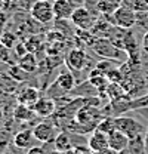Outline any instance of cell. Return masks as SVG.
<instances>
[{"instance_id":"1","label":"cell","mask_w":148,"mask_h":154,"mask_svg":"<svg viewBox=\"0 0 148 154\" xmlns=\"http://www.w3.org/2000/svg\"><path fill=\"white\" fill-rule=\"evenodd\" d=\"M104 119V111L93 105H83L67 125V129L73 134H88L93 132L99 122Z\"/></svg>"},{"instance_id":"2","label":"cell","mask_w":148,"mask_h":154,"mask_svg":"<svg viewBox=\"0 0 148 154\" xmlns=\"http://www.w3.org/2000/svg\"><path fill=\"white\" fill-rule=\"evenodd\" d=\"M92 51L102 59H110V61H119V62H125L129 55L126 51H123L122 48L116 46L111 40L107 37L95 38L93 43L91 45Z\"/></svg>"},{"instance_id":"3","label":"cell","mask_w":148,"mask_h":154,"mask_svg":"<svg viewBox=\"0 0 148 154\" xmlns=\"http://www.w3.org/2000/svg\"><path fill=\"white\" fill-rule=\"evenodd\" d=\"M114 125H116V129L120 131L122 134H125L129 139H135L138 136H144L147 134V128L138 122L136 119L129 117V116H119V117H114Z\"/></svg>"},{"instance_id":"4","label":"cell","mask_w":148,"mask_h":154,"mask_svg":"<svg viewBox=\"0 0 148 154\" xmlns=\"http://www.w3.org/2000/svg\"><path fill=\"white\" fill-rule=\"evenodd\" d=\"M111 22L116 27H120V28H125V30H130L133 25H136V12L122 5V6H119L114 11V14L111 17Z\"/></svg>"},{"instance_id":"5","label":"cell","mask_w":148,"mask_h":154,"mask_svg":"<svg viewBox=\"0 0 148 154\" xmlns=\"http://www.w3.org/2000/svg\"><path fill=\"white\" fill-rule=\"evenodd\" d=\"M31 17L40 24H49L55 18L54 3L49 0H37L31 6Z\"/></svg>"},{"instance_id":"6","label":"cell","mask_w":148,"mask_h":154,"mask_svg":"<svg viewBox=\"0 0 148 154\" xmlns=\"http://www.w3.org/2000/svg\"><path fill=\"white\" fill-rule=\"evenodd\" d=\"M59 134L56 126L51 122H40L37 123L33 129V135L36 138V141L39 142H43V144H48V142H52L56 138V135Z\"/></svg>"},{"instance_id":"7","label":"cell","mask_w":148,"mask_h":154,"mask_svg":"<svg viewBox=\"0 0 148 154\" xmlns=\"http://www.w3.org/2000/svg\"><path fill=\"white\" fill-rule=\"evenodd\" d=\"M71 21H73V24L77 28L85 30V31L92 30L93 25L96 24V18L91 14L89 9H86V8H83V6H82V8H76L73 17H71Z\"/></svg>"},{"instance_id":"8","label":"cell","mask_w":148,"mask_h":154,"mask_svg":"<svg viewBox=\"0 0 148 154\" xmlns=\"http://www.w3.org/2000/svg\"><path fill=\"white\" fill-rule=\"evenodd\" d=\"M88 54L83 49H71L70 54L67 55V67L70 71H82L86 65H88Z\"/></svg>"},{"instance_id":"9","label":"cell","mask_w":148,"mask_h":154,"mask_svg":"<svg viewBox=\"0 0 148 154\" xmlns=\"http://www.w3.org/2000/svg\"><path fill=\"white\" fill-rule=\"evenodd\" d=\"M58 110L56 102L54 98H40L36 102V105L33 107V111L36 113L37 117L42 119H48L51 116H54Z\"/></svg>"},{"instance_id":"10","label":"cell","mask_w":148,"mask_h":154,"mask_svg":"<svg viewBox=\"0 0 148 154\" xmlns=\"http://www.w3.org/2000/svg\"><path fill=\"white\" fill-rule=\"evenodd\" d=\"M129 138L126 136L125 134H122L120 131H113L110 135H108V147L113 148L114 151L117 153H123L128 150L129 147Z\"/></svg>"},{"instance_id":"11","label":"cell","mask_w":148,"mask_h":154,"mask_svg":"<svg viewBox=\"0 0 148 154\" xmlns=\"http://www.w3.org/2000/svg\"><path fill=\"white\" fill-rule=\"evenodd\" d=\"M74 11V5L71 0H55L54 2V12H55L56 19H71Z\"/></svg>"},{"instance_id":"12","label":"cell","mask_w":148,"mask_h":154,"mask_svg":"<svg viewBox=\"0 0 148 154\" xmlns=\"http://www.w3.org/2000/svg\"><path fill=\"white\" fill-rule=\"evenodd\" d=\"M88 145L91 147V150L93 153H98L101 150L108 148V135L95 129L92 135L89 136V139H88Z\"/></svg>"},{"instance_id":"13","label":"cell","mask_w":148,"mask_h":154,"mask_svg":"<svg viewBox=\"0 0 148 154\" xmlns=\"http://www.w3.org/2000/svg\"><path fill=\"white\" fill-rule=\"evenodd\" d=\"M40 92L37 91L36 88H25L24 91H21L18 95V102L25 105V107H30L33 108L36 105V102L40 99Z\"/></svg>"},{"instance_id":"14","label":"cell","mask_w":148,"mask_h":154,"mask_svg":"<svg viewBox=\"0 0 148 154\" xmlns=\"http://www.w3.org/2000/svg\"><path fill=\"white\" fill-rule=\"evenodd\" d=\"M55 86L62 92H71L76 88V77L71 71H62L55 82Z\"/></svg>"},{"instance_id":"15","label":"cell","mask_w":148,"mask_h":154,"mask_svg":"<svg viewBox=\"0 0 148 154\" xmlns=\"http://www.w3.org/2000/svg\"><path fill=\"white\" fill-rule=\"evenodd\" d=\"M34 139L36 138L33 135V131L25 129V131H21L14 136V145L21 150H28V148H31V144Z\"/></svg>"},{"instance_id":"16","label":"cell","mask_w":148,"mask_h":154,"mask_svg":"<svg viewBox=\"0 0 148 154\" xmlns=\"http://www.w3.org/2000/svg\"><path fill=\"white\" fill-rule=\"evenodd\" d=\"M54 147H55V151H59V153H68L73 150L74 145L71 142V138L67 132H59L56 135V138L54 139Z\"/></svg>"},{"instance_id":"17","label":"cell","mask_w":148,"mask_h":154,"mask_svg":"<svg viewBox=\"0 0 148 154\" xmlns=\"http://www.w3.org/2000/svg\"><path fill=\"white\" fill-rule=\"evenodd\" d=\"M105 94L110 96L111 101H116V99H120V98L126 96V89L123 88L122 83H110Z\"/></svg>"},{"instance_id":"18","label":"cell","mask_w":148,"mask_h":154,"mask_svg":"<svg viewBox=\"0 0 148 154\" xmlns=\"http://www.w3.org/2000/svg\"><path fill=\"white\" fill-rule=\"evenodd\" d=\"M15 119L17 120H21V122H28V120H33L31 117H34L36 113L33 111V108H30V107H25V105H22V104H18V107L15 108Z\"/></svg>"},{"instance_id":"19","label":"cell","mask_w":148,"mask_h":154,"mask_svg":"<svg viewBox=\"0 0 148 154\" xmlns=\"http://www.w3.org/2000/svg\"><path fill=\"white\" fill-rule=\"evenodd\" d=\"M19 67L24 71H27V73L34 71L37 67V61H36V58H34V55L33 54H25L24 57H21V59H19Z\"/></svg>"},{"instance_id":"20","label":"cell","mask_w":148,"mask_h":154,"mask_svg":"<svg viewBox=\"0 0 148 154\" xmlns=\"http://www.w3.org/2000/svg\"><path fill=\"white\" fill-rule=\"evenodd\" d=\"M119 6H122V5H119V3L114 2V0H98V9H99V12L104 14V15H108V14L113 15L114 11H116Z\"/></svg>"},{"instance_id":"21","label":"cell","mask_w":148,"mask_h":154,"mask_svg":"<svg viewBox=\"0 0 148 154\" xmlns=\"http://www.w3.org/2000/svg\"><path fill=\"white\" fill-rule=\"evenodd\" d=\"M123 6L129 8L135 12H142V11H148V3L147 0H123L122 3Z\"/></svg>"},{"instance_id":"22","label":"cell","mask_w":148,"mask_h":154,"mask_svg":"<svg viewBox=\"0 0 148 154\" xmlns=\"http://www.w3.org/2000/svg\"><path fill=\"white\" fill-rule=\"evenodd\" d=\"M96 131H101V132H104V134H107V135H110L113 131H116L114 117H104V119L99 122Z\"/></svg>"},{"instance_id":"23","label":"cell","mask_w":148,"mask_h":154,"mask_svg":"<svg viewBox=\"0 0 148 154\" xmlns=\"http://www.w3.org/2000/svg\"><path fill=\"white\" fill-rule=\"evenodd\" d=\"M138 108H148V94L136 99H130V110H138Z\"/></svg>"},{"instance_id":"24","label":"cell","mask_w":148,"mask_h":154,"mask_svg":"<svg viewBox=\"0 0 148 154\" xmlns=\"http://www.w3.org/2000/svg\"><path fill=\"white\" fill-rule=\"evenodd\" d=\"M96 68L102 73V74H107L110 70H113V68H116L114 67V64H113V61H110V59H101L99 62H98V65H96Z\"/></svg>"},{"instance_id":"25","label":"cell","mask_w":148,"mask_h":154,"mask_svg":"<svg viewBox=\"0 0 148 154\" xmlns=\"http://www.w3.org/2000/svg\"><path fill=\"white\" fill-rule=\"evenodd\" d=\"M71 154H95V153L91 150L89 145H76L71 150Z\"/></svg>"},{"instance_id":"26","label":"cell","mask_w":148,"mask_h":154,"mask_svg":"<svg viewBox=\"0 0 148 154\" xmlns=\"http://www.w3.org/2000/svg\"><path fill=\"white\" fill-rule=\"evenodd\" d=\"M25 154H48V153H46V150L42 148V147H31V148H28V151Z\"/></svg>"},{"instance_id":"27","label":"cell","mask_w":148,"mask_h":154,"mask_svg":"<svg viewBox=\"0 0 148 154\" xmlns=\"http://www.w3.org/2000/svg\"><path fill=\"white\" fill-rule=\"evenodd\" d=\"M95 154H120V153H117V151H114L113 148H105V150H101V151H98V153H95Z\"/></svg>"},{"instance_id":"28","label":"cell","mask_w":148,"mask_h":154,"mask_svg":"<svg viewBox=\"0 0 148 154\" xmlns=\"http://www.w3.org/2000/svg\"><path fill=\"white\" fill-rule=\"evenodd\" d=\"M142 48H144V51L148 52V31L144 34V38H142Z\"/></svg>"},{"instance_id":"29","label":"cell","mask_w":148,"mask_h":154,"mask_svg":"<svg viewBox=\"0 0 148 154\" xmlns=\"http://www.w3.org/2000/svg\"><path fill=\"white\" fill-rule=\"evenodd\" d=\"M51 154H71V151H68V153H59V151H54V153Z\"/></svg>"},{"instance_id":"30","label":"cell","mask_w":148,"mask_h":154,"mask_svg":"<svg viewBox=\"0 0 148 154\" xmlns=\"http://www.w3.org/2000/svg\"><path fill=\"white\" fill-rule=\"evenodd\" d=\"M0 102H2V96H0Z\"/></svg>"},{"instance_id":"31","label":"cell","mask_w":148,"mask_h":154,"mask_svg":"<svg viewBox=\"0 0 148 154\" xmlns=\"http://www.w3.org/2000/svg\"><path fill=\"white\" fill-rule=\"evenodd\" d=\"M147 3H148V0H147Z\"/></svg>"}]
</instances>
